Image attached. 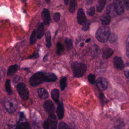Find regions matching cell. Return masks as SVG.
I'll return each mask as SVG.
<instances>
[{
    "label": "cell",
    "mask_w": 129,
    "mask_h": 129,
    "mask_svg": "<svg viewBox=\"0 0 129 129\" xmlns=\"http://www.w3.org/2000/svg\"><path fill=\"white\" fill-rule=\"evenodd\" d=\"M85 2L86 4H90L93 2V0H85Z\"/></svg>",
    "instance_id": "ee69618b"
},
{
    "label": "cell",
    "mask_w": 129,
    "mask_h": 129,
    "mask_svg": "<svg viewBox=\"0 0 129 129\" xmlns=\"http://www.w3.org/2000/svg\"><path fill=\"white\" fill-rule=\"evenodd\" d=\"M39 56V54H38V52H35L33 55H32L31 56L29 57V58H36L37 57H38Z\"/></svg>",
    "instance_id": "60d3db41"
},
{
    "label": "cell",
    "mask_w": 129,
    "mask_h": 129,
    "mask_svg": "<svg viewBox=\"0 0 129 129\" xmlns=\"http://www.w3.org/2000/svg\"><path fill=\"white\" fill-rule=\"evenodd\" d=\"M63 46L62 44L59 42H57L56 44V52L57 54L58 55L60 54L61 52L63 51Z\"/></svg>",
    "instance_id": "f1b7e54d"
},
{
    "label": "cell",
    "mask_w": 129,
    "mask_h": 129,
    "mask_svg": "<svg viewBox=\"0 0 129 129\" xmlns=\"http://www.w3.org/2000/svg\"><path fill=\"white\" fill-rule=\"evenodd\" d=\"M90 38H88V39L86 40V42L88 43L89 42H90Z\"/></svg>",
    "instance_id": "7dc6e473"
},
{
    "label": "cell",
    "mask_w": 129,
    "mask_h": 129,
    "mask_svg": "<svg viewBox=\"0 0 129 129\" xmlns=\"http://www.w3.org/2000/svg\"><path fill=\"white\" fill-rule=\"evenodd\" d=\"M111 17L107 13H104L100 18V20L102 24L104 25H108L110 22Z\"/></svg>",
    "instance_id": "e0dca14e"
},
{
    "label": "cell",
    "mask_w": 129,
    "mask_h": 129,
    "mask_svg": "<svg viewBox=\"0 0 129 129\" xmlns=\"http://www.w3.org/2000/svg\"><path fill=\"white\" fill-rule=\"evenodd\" d=\"M88 79L89 82L91 84H94L95 82V76L92 74H90L89 76H88Z\"/></svg>",
    "instance_id": "d6a6232c"
},
{
    "label": "cell",
    "mask_w": 129,
    "mask_h": 129,
    "mask_svg": "<svg viewBox=\"0 0 129 129\" xmlns=\"http://www.w3.org/2000/svg\"><path fill=\"white\" fill-rule=\"evenodd\" d=\"M42 18L43 23L45 25H48L50 23L51 18L49 11L47 9H44L42 12Z\"/></svg>",
    "instance_id": "30bf717a"
},
{
    "label": "cell",
    "mask_w": 129,
    "mask_h": 129,
    "mask_svg": "<svg viewBox=\"0 0 129 129\" xmlns=\"http://www.w3.org/2000/svg\"><path fill=\"white\" fill-rule=\"evenodd\" d=\"M90 22L87 21V22L82 27V30L83 31H87L89 29V26H90Z\"/></svg>",
    "instance_id": "74e56055"
},
{
    "label": "cell",
    "mask_w": 129,
    "mask_h": 129,
    "mask_svg": "<svg viewBox=\"0 0 129 129\" xmlns=\"http://www.w3.org/2000/svg\"><path fill=\"white\" fill-rule=\"evenodd\" d=\"M65 42L67 45V49L68 50H70L71 49L72 46H73V41L72 40L69 38H66L65 39Z\"/></svg>",
    "instance_id": "f546056e"
},
{
    "label": "cell",
    "mask_w": 129,
    "mask_h": 129,
    "mask_svg": "<svg viewBox=\"0 0 129 129\" xmlns=\"http://www.w3.org/2000/svg\"><path fill=\"white\" fill-rule=\"evenodd\" d=\"M37 92H38V94L39 98L42 99H46L48 97V93L44 88H39Z\"/></svg>",
    "instance_id": "d6986e66"
},
{
    "label": "cell",
    "mask_w": 129,
    "mask_h": 129,
    "mask_svg": "<svg viewBox=\"0 0 129 129\" xmlns=\"http://www.w3.org/2000/svg\"><path fill=\"white\" fill-rule=\"evenodd\" d=\"M5 88L7 93L8 95H11L13 93L11 87V84H10V80L9 79H8L6 83H5Z\"/></svg>",
    "instance_id": "d4e9b609"
},
{
    "label": "cell",
    "mask_w": 129,
    "mask_h": 129,
    "mask_svg": "<svg viewBox=\"0 0 129 129\" xmlns=\"http://www.w3.org/2000/svg\"><path fill=\"white\" fill-rule=\"evenodd\" d=\"M48 120L50 129H56L57 120L56 119V116L54 114V113L49 115Z\"/></svg>",
    "instance_id": "8fae6325"
},
{
    "label": "cell",
    "mask_w": 129,
    "mask_h": 129,
    "mask_svg": "<svg viewBox=\"0 0 129 129\" xmlns=\"http://www.w3.org/2000/svg\"><path fill=\"white\" fill-rule=\"evenodd\" d=\"M97 87L101 90H105L107 89L108 86L107 81L104 78L99 77L97 79L96 81Z\"/></svg>",
    "instance_id": "9c48e42d"
},
{
    "label": "cell",
    "mask_w": 129,
    "mask_h": 129,
    "mask_svg": "<svg viewBox=\"0 0 129 129\" xmlns=\"http://www.w3.org/2000/svg\"><path fill=\"white\" fill-rule=\"evenodd\" d=\"M51 95L53 100L56 103H58V100H59V90L57 89H52L51 92Z\"/></svg>",
    "instance_id": "ffe728a7"
},
{
    "label": "cell",
    "mask_w": 129,
    "mask_h": 129,
    "mask_svg": "<svg viewBox=\"0 0 129 129\" xmlns=\"http://www.w3.org/2000/svg\"><path fill=\"white\" fill-rule=\"evenodd\" d=\"M113 53V50L108 46H105L102 49V55L104 59H107L110 57Z\"/></svg>",
    "instance_id": "7c38bea8"
},
{
    "label": "cell",
    "mask_w": 129,
    "mask_h": 129,
    "mask_svg": "<svg viewBox=\"0 0 129 129\" xmlns=\"http://www.w3.org/2000/svg\"><path fill=\"white\" fill-rule=\"evenodd\" d=\"M58 129H69L67 124L63 121L60 122L58 125Z\"/></svg>",
    "instance_id": "836d02e7"
},
{
    "label": "cell",
    "mask_w": 129,
    "mask_h": 129,
    "mask_svg": "<svg viewBox=\"0 0 129 129\" xmlns=\"http://www.w3.org/2000/svg\"><path fill=\"white\" fill-rule=\"evenodd\" d=\"M64 3L66 5H67L68 4V2H69V0H63Z\"/></svg>",
    "instance_id": "bcb514c9"
},
{
    "label": "cell",
    "mask_w": 129,
    "mask_h": 129,
    "mask_svg": "<svg viewBox=\"0 0 129 129\" xmlns=\"http://www.w3.org/2000/svg\"><path fill=\"white\" fill-rule=\"evenodd\" d=\"M113 5L118 15H122L124 13V8L121 0H113Z\"/></svg>",
    "instance_id": "ba28073f"
},
{
    "label": "cell",
    "mask_w": 129,
    "mask_h": 129,
    "mask_svg": "<svg viewBox=\"0 0 129 129\" xmlns=\"http://www.w3.org/2000/svg\"><path fill=\"white\" fill-rule=\"evenodd\" d=\"M44 33V25L40 23L39 24L37 30V37L38 39H40L42 37Z\"/></svg>",
    "instance_id": "ac0fdd59"
},
{
    "label": "cell",
    "mask_w": 129,
    "mask_h": 129,
    "mask_svg": "<svg viewBox=\"0 0 129 129\" xmlns=\"http://www.w3.org/2000/svg\"><path fill=\"white\" fill-rule=\"evenodd\" d=\"M17 129H31L29 123L25 120L19 121L17 124Z\"/></svg>",
    "instance_id": "2e32d148"
},
{
    "label": "cell",
    "mask_w": 129,
    "mask_h": 129,
    "mask_svg": "<svg viewBox=\"0 0 129 129\" xmlns=\"http://www.w3.org/2000/svg\"><path fill=\"white\" fill-rule=\"evenodd\" d=\"M95 35L100 42L105 43L109 38L110 35V29L107 26H102L97 30Z\"/></svg>",
    "instance_id": "7a4b0ae2"
},
{
    "label": "cell",
    "mask_w": 129,
    "mask_h": 129,
    "mask_svg": "<svg viewBox=\"0 0 129 129\" xmlns=\"http://www.w3.org/2000/svg\"><path fill=\"white\" fill-rule=\"evenodd\" d=\"M60 14L59 13H55L53 15V19L55 22H58L60 19Z\"/></svg>",
    "instance_id": "8d00e7d4"
},
{
    "label": "cell",
    "mask_w": 129,
    "mask_h": 129,
    "mask_svg": "<svg viewBox=\"0 0 129 129\" xmlns=\"http://www.w3.org/2000/svg\"><path fill=\"white\" fill-rule=\"evenodd\" d=\"M43 127L44 129H49V122H48V120L47 119L46 120L44 123H43Z\"/></svg>",
    "instance_id": "f35d334b"
},
{
    "label": "cell",
    "mask_w": 129,
    "mask_h": 129,
    "mask_svg": "<svg viewBox=\"0 0 129 129\" xmlns=\"http://www.w3.org/2000/svg\"><path fill=\"white\" fill-rule=\"evenodd\" d=\"M126 44H129V33L126 39Z\"/></svg>",
    "instance_id": "f6af8a7d"
},
{
    "label": "cell",
    "mask_w": 129,
    "mask_h": 129,
    "mask_svg": "<svg viewBox=\"0 0 129 129\" xmlns=\"http://www.w3.org/2000/svg\"><path fill=\"white\" fill-rule=\"evenodd\" d=\"M17 90L20 96L23 100H27L29 97V93L28 89L24 83H20L16 87Z\"/></svg>",
    "instance_id": "5b68a950"
},
{
    "label": "cell",
    "mask_w": 129,
    "mask_h": 129,
    "mask_svg": "<svg viewBox=\"0 0 129 129\" xmlns=\"http://www.w3.org/2000/svg\"><path fill=\"white\" fill-rule=\"evenodd\" d=\"M114 128L115 129H124V124L123 122L120 119H118L117 120H116V121L114 124Z\"/></svg>",
    "instance_id": "cb8c5ba5"
},
{
    "label": "cell",
    "mask_w": 129,
    "mask_h": 129,
    "mask_svg": "<svg viewBox=\"0 0 129 129\" xmlns=\"http://www.w3.org/2000/svg\"><path fill=\"white\" fill-rule=\"evenodd\" d=\"M4 105L6 110L10 113L14 112L18 106L16 100L11 98H7L4 101Z\"/></svg>",
    "instance_id": "277c9868"
},
{
    "label": "cell",
    "mask_w": 129,
    "mask_h": 129,
    "mask_svg": "<svg viewBox=\"0 0 129 129\" xmlns=\"http://www.w3.org/2000/svg\"><path fill=\"white\" fill-rule=\"evenodd\" d=\"M26 120L25 115L23 111H21L20 112V115H19V121H23Z\"/></svg>",
    "instance_id": "e575fe53"
},
{
    "label": "cell",
    "mask_w": 129,
    "mask_h": 129,
    "mask_svg": "<svg viewBox=\"0 0 129 129\" xmlns=\"http://www.w3.org/2000/svg\"><path fill=\"white\" fill-rule=\"evenodd\" d=\"M45 1L46 2V3H49L50 0H45Z\"/></svg>",
    "instance_id": "c3c4849f"
},
{
    "label": "cell",
    "mask_w": 129,
    "mask_h": 129,
    "mask_svg": "<svg viewBox=\"0 0 129 129\" xmlns=\"http://www.w3.org/2000/svg\"><path fill=\"white\" fill-rule=\"evenodd\" d=\"M107 0H98L97 6V11L98 12H101L103 10L105 5L106 3Z\"/></svg>",
    "instance_id": "7402d4cb"
},
{
    "label": "cell",
    "mask_w": 129,
    "mask_h": 129,
    "mask_svg": "<svg viewBox=\"0 0 129 129\" xmlns=\"http://www.w3.org/2000/svg\"><path fill=\"white\" fill-rule=\"evenodd\" d=\"M113 61L114 66L117 69L122 70L124 67L123 62L120 57L115 56L113 58Z\"/></svg>",
    "instance_id": "4fadbf2b"
},
{
    "label": "cell",
    "mask_w": 129,
    "mask_h": 129,
    "mask_svg": "<svg viewBox=\"0 0 129 129\" xmlns=\"http://www.w3.org/2000/svg\"><path fill=\"white\" fill-rule=\"evenodd\" d=\"M56 114L58 118L61 119L64 116V107L62 102H58L56 108Z\"/></svg>",
    "instance_id": "5bb4252c"
},
{
    "label": "cell",
    "mask_w": 129,
    "mask_h": 129,
    "mask_svg": "<svg viewBox=\"0 0 129 129\" xmlns=\"http://www.w3.org/2000/svg\"><path fill=\"white\" fill-rule=\"evenodd\" d=\"M123 2L126 9L129 10V0H123Z\"/></svg>",
    "instance_id": "ab89813d"
},
{
    "label": "cell",
    "mask_w": 129,
    "mask_h": 129,
    "mask_svg": "<svg viewBox=\"0 0 129 129\" xmlns=\"http://www.w3.org/2000/svg\"><path fill=\"white\" fill-rule=\"evenodd\" d=\"M57 80L56 76L53 73L37 72L29 79V83L32 86H38L44 82H54Z\"/></svg>",
    "instance_id": "6da1fadb"
},
{
    "label": "cell",
    "mask_w": 129,
    "mask_h": 129,
    "mask_svg": "<svg viewBox=\"0 0 129 129\" xmlns=\"http://www.w3.org/2000/svg\"><path fill=\"white\" fill-rule=\"evenodd\" d=\"M84 43H81V46L82 47V46H84Z\"/></svg>",
    "instance_id": "681fc988"
},
{
    "label": "cell",
    "mask_w": 129,
    "mask_h": 129,
    "mask_svg": "<svg viewBox=\"0 0 129 129\" xmlns=\"http://www.w3.org/2000/svg\"><path fill=\"white\" fill-rule=\"evenodd\" d=\"M46 45L47 48H49L51 46V34L49 31H47L45 34Z\"/></svg>",
    "instance_id": "603a6c76"
},
{
    "label": "cell",
    "mask_w": 129,
    "mask_h": 129,
    "mask_svg": "<svg viewBox=\"0 0 129 129\" xmlns=\"http://www.w3.org/2000/svg\"><path fill=\"white\" fill-rule=\"evenodd\" d=\"M76 6V0H70L69 5V11L70 13H73L75 10Z\"/></svg>",
    "instance_id": "484cf974"
},
{
    "label": "cell",
    "mask_w": 129,
    "mask_h": 129,
    "mask_svg": "<svg viewBox=\"0 0 129 129\" xmlns=\"http://www.w3.org/2000/svg\"><path fill=\"white\" fill-rule=\"evenodd\" d=\"M126 54L127 57L129 58V44H126Z\"/></svg>",
    "instance_id": "b9f144b4"
},
{
    "label": "cell",
    "mask_w": 129,
    "mask_h": 129,
    "mask_svg": "<svg viewBox=\"0 0 129 129\" xmlns=\"http://www.w3.org/2000/svg\"><path fill=\"white\" fill-rule=\"evenodd\" d=\"M67 86V78L65 77L61 78L60 81V87L62 91L64 90Z\"/></svg>",
    "instance_id": "4316f807"
},
{
    "label": "cell",
    "mask_w": 129,
    "mask_h": 129,
    "mask_svg": "<svg viewBox=\"0 0 129 129\" xmlns=\"http://www.w3.org/2000/svg\"><path fill=\"white\" fill-rule=\"evenodd\" d=\"M43 107L46 113L50 115L53 114L54 111V105L50 100H47L44 102Z\"/></svg>",
    "instance_id": "52a82bcc"
},
{
    "label": "cell",
    "mask_w": 129,
    "mask_h": 129,
    "mask_svg": "<svg viewBox=\"0 0 129 129\" xmlns=\"http://www.w3.org/2000/svg\"><path fill=\"white\" fill-rule=\"evenodd\" d=\"M106 13L111 17H115L116 16L117 14L116 11L115 9L114 5L112 4L109 5L106 8Z\"/></svg>",
    "instance_id": "9a60e30c"
},
{
    "label": "cell",
    "mask_w": 129,
    "mask_h": 129,
    "mask_svg": "<svg viewBox=\"0 0 129 129\" xmlns=\"http://www.w3.org/2000/svg\"><path fill=\"white\" fill-rule=\"evenodd\" d=\"M116 36L114 34H112L111 35H110V37H109V41L111 43L112 42H114L116 41Z\"/></svg>",
    "instance_id": "d590c367"
},
{
    "label": "cell",
    "mask_w": 129,
    "mask_h": 129,
    "mask_svg": "<svg viewBox=\"0 0 129 129\" xmlns=\"http://www.w3.org/2000/svg\"><path fill=\"white\" fill-rule=\"evenodd\" d=\"M47 57H48V54H46V55L44 56V57H43V61H46L47 60V59H48Z\"/></svg>",
    "instance_id": "7bdbcfd3"
},
{
    "label": "cell",
    "mask_w": 129,
    "mask_h": 129,
    "mask_svg": "<svg viewBox=\"0 0 129 129\" xmlns=\"http://www.w3.org/2000/svg\"><path fill=\"white\" fill-rule=\"evenodd\" d=\"M72 69L74 77L80 78L82 77L86 73L87 67L84 63L74 61L72 63Z\"/></svg>",
    "instance_id": "3957f363"
},
{
    "label": "cell",
    "mask_w": 129,
    "mask_h": 129,
    "mask_svg": "<svg viewBox=\"0 0 129 129\" xmlns=\"http://www.w3.org/2000/svg\"><path fill=\"white\" fill-rule=\"evenodd\" d=\"M87 13L88 15L91 16H93L95 15V9L94 7H90V8H89L87 11Z\"/></svg>",
    "instance_id": "1f68e13d"
},
{
    "label": "cell",
    "mask_w": 129,
    "mask_h": 129,
    "mask_svg": "<svg viewBox=\"0 0 129 129\" xmlns=\"http://www.w3.org/2000/svg\"><path fill=\"white\" fill-rule=\"evenodd\" d=\"M36 31L35 30H34L32 32V34L30 36V43L32 45L35 44V43L36 42Z\"/></svg>",
    "instance_id": "83f0119b"
},
{
    "label": "cell",
    "mask_w": 129,
    "mask_h": 129,
    "mask_svg": "<svg viewBox=\"0 0 129 129\" xmlns=\"http://www.w3.org/2000/svg\"><path fill=\"white\" fill-rule=\"evenodd\" d=\"M124 74L127 81L129 82V62L127 63L126 64V67L124 70Z\"/></svg>",
    "instance_id": "4dcf8cb0"
},
{
    "label": "cell",
    "mask_w": 129,
    "mask_h": 129,
    "mask_svg": "<svg viewBox=\"0 0 129 129\" xmlns=\"http://www.w3.org/2000/svg\"><path fill=\"white\" fill-rule=\"evenodd\" d=\"M19 68V67L17 64H13L10 66L8 69V71H7L8 75L10 76L14 74L18 70Z\"/></svg>",
    "instance_id": "44dd1931"
},
{
    "label": "cell",
    "mask_w": 129,
    "mask_h": 129,
    "mask_svg": "<svg viewBox=\"0 0 129 129\" xmlns=\"http://www.w3.org/2000/svg\"><path fill=\"white\" fill-rule=\"evenodd\" d=\"M77 21L79 24L83 26L87 22L86 17L83 10L82 8H80L78 11Z\"/></svg>",
    "instance_id": "8992f818"
}]
</instances>
